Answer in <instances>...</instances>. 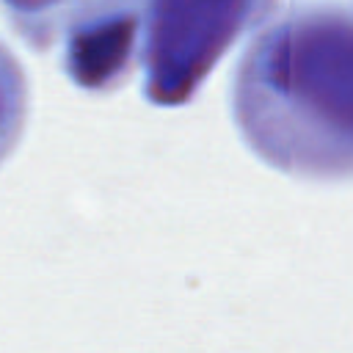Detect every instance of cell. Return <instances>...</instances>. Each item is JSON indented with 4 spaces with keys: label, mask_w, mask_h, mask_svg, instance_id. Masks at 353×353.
<instances>
[{
    "label": "cell",
    "mask_w": 353,
    "mask_h": 353,
    "mask_svg": "<svg viewBox=\"0 0 353 353\" xmlns=\"http://www.w3.org/2000/svg\"><path fill=\"white\" fill-rule=\"evenodd\" d=\"M251 146L295 174L353 171V14L298 8L265 28L234 77Z\"/></svg>",
    "instance_id": "obj_1"
},
{
    "label": "cell",
    "mask_w": 353,
    "mask_h": 353,
    "mask_svg": "<svg viewBox=\"0 0 353 353\" xmlns=\"http://www.w3.org/2000/svg\"><path fill=\"white\" fill-rule=\"evenodd\" d=\"M259 3H154L149 6L146 94L154 102H182L207 74Z\"/></svg>",
    "instance_id": "obj_2"
},
{
    "label": "cell",
    "mask_w": 353,
    "mask_h": 353,
    "mask_svg": "<svg viewBox=\"0 0 353 353\" xmlns=\"http://www.w3.org/2000/svg\"><path fill=\"white\" fill-rule=\"evenodd\" d=\"M83 14L85 19H80L69 33V74L85 88L113 85L130 63L138 25L135 11L127 6H94Z\"/></svg>",
    "instance_id": "obj_3"
},
{
    "label": "cell",
    "mask_w": 353,
    "mask_h": 353,
    "mask_svg": "<svg viewBox=\"0 0 353 353\" xmlns=\"http://www.w3.org/2000/svg\"><path fill=\"white\" fill-rule=\"evenodd\" d=\"M25 121V77L17 61L0 47V160L17 143Z\"/></svg>",
    "instance_id": "obj_4"
}]
</instances>
